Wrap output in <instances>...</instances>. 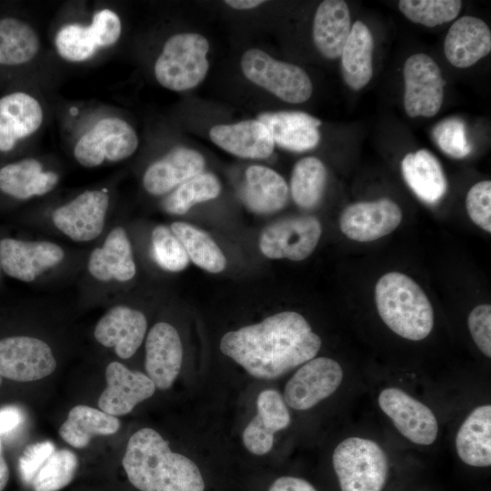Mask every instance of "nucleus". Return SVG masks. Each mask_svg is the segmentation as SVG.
I'll return each instance as SVG.
<instances>
[{"mask_svg": "<svg viewBox=\"0 0 491 491\" xmlns=\"http://www.w3.org/2000/svg\"><path fill=\"white\" fill-rule=\"evenodd\" d=\"M257 416L273 434L286 428L291 422L290 414L283 396L274 389L262 391L256 400Z\"/></svg>", "mask_w": 491, "mask_h": 491, "instance_id": "41", "label": "nucleus"}, {"mask_svg": "<svg viewBox=\"0 0 491 491\" xmlns=\"http://www.w3.org/2000/svg\"><path fill=\"white\" fill-rule=\"evenodd\" d=\"M109 205L105 190H86L52 213L55 226L75 242L91 241L103 232Z\"/></svg>", "mask_w": 491, "mask_h": 491, "instance_id": "15", "label": "nucleus"}, {"mask_svg": "<svg viewBox=\"0 0 491 491\" xmlns=\"http://www.w3.org/2000/svg\"><path fill=\"white\" fill-rule=\"evenodd\" d=\"M122 465L129 482L140 491H205L196 464L171 451L152 428H141L129 438Z\"/></svg>", "mask_w": 491, "mask_h": 491, "instance_id": "2", "label": "nucleus"}, {"mask_svg": "<svg viewBox=\"0 0 491 491\" xmlns=\"http://www.w3.org/2000/svg\"><path fill=\"white\" fill-rule=\"evenodd\" d=\"M221 185L211 173H201L179 186L164 200V209L173 215L185 214L194 205L217 197Z\"/></svg>", "mask_w": 491, "mask_h": 491, "instance_id": "36", "label": "nucleus"}, {"mask_svg": "<svg viewBox=\"0 0 491 491\" xmlns=\"http://www.w3.org/2000/svg\"><path fill=\"white\" fill-rule=\"evenodd\" d=\"M343 380V370L334 359L314 357L287 381L284 401L296 410H307L336 391Z\"/></svg>", "mask_w": 491, "mask_h": 491, "instance_id": "13", "label": "nucleus"}, {"mask_svg": "<svg viewBox=\"0 0 491 491\" xmlns=\"http://www.w3.org/2000/svg\"><path fill=\"white\" fill-rule=\"evenodd\" d=\"M9 479V468L3 456H0V491H3Z\"/></svg>", "mask_w": 491, "mask_h": 491, "instance_id": "49", "label": "nucleus"}, {"mask_svg": "<svg viewBox=\"0 0 491 491\" xmlns=\"http://www.w3.org/2000/svg\"><path fill=\"white\" fill-rule=\"evenodd\" d=\"M59 175L45 170L35 157H20L0 164V205L17 203L51 192Z\"/></svg>", "mask_w": 491, "mask_h": 491, "instance_id": "18", "label": "nucleus"}, {"mask_svg": "<svg viewBox=\"0 0 491 491\" xmlns=\"http://www.w3.org/2000/svg\"><path fill=\"white\" fill-rule=\"evenodd\" d=\"M208 41L197 33L169 37L158 55L154 72L157 82L173 91H185L200 84L208 70Z\"/></svg>", "mask_w": 491, "mask_h": 491, "instance_id": "5", "label": "nucleus"}, {"mask_svg": "<svg viewBox=\"0 0 491 491\" xmlns=\"http://www.w3.org/2000/svg\"><path fill=\"white\" fill-rule=\"evenodd\" d=\"M240 64L248 80L287 103H304L312 95V82L301 67L274 59L260 49L246 51Z\"/></svg>", "mask_w": 491, "mask_h": 491, "instance_id": "8", "label": "nucleus"}, {"mask_svg": "<svg viewBox=\"0 0 491 491\" xmlns=\"http://www.w3.org/2000/svg\"><path fill=\"white\" fill-rule=\"evenodd\" d=\"M138 136L133 126L118 116L95 121L77 138L73 153L84 167H96L105 162H119L137 149Z\"/></svg>", "mask_w": 491, "mask_h": 491, "instance_id": "6", "label": "nucleus"}, {"mask_svg": "<svg viewBox=\"0 0 491 491\" xmlns=\"http://www.w3.org/2000/svg\"><path fill=\"white\" fill-rule=\"evenodd\" d=\"M56 361L50 346L28 336H9L0 339V376L30 382L51 375Z\"/></svg>", "mask_w": 491, "mask_h": 491, "instance_id": "11", "label": "nucleus"}, {"mask_svg": "<svg viewBox=\"0 0 491 491\" xmlns=\"http://www.w3.org/2000/svg\"><path fill=\"white\" fill-rule=\"evenodd\" d=\"M55 451V446L50 441L37 442L25 448L19 458V471L22 479L29 484L35 476Z\"/></svg>", "mask_w": 491, "mask_h": 491, "instance_id": "44", "label": "nucleus"}, {"mask_svg": "<svg viewBox=\"0 0 491 491\" xmlns=\"http://www.w3.org/2000/svg\"><path fill=\"white\" fill-rule=\"evenodd\" d=\"M459 458L476 467L491 466V406L476 407L460 426L456 436Z\"/></svg>", "mask_w": 491, "mask_h": 491, "instance_id": "29", "label": "nucleus"}, {"mask_svg": "<svg viewBox=\"0 0 491 491\" xmlns=\"http://www.w3.org/2000/svg\"><path fill=\"white\" fill-rule=\"evenodd\" d=\"M64 257V249L50 241L11 236L0 238V265L3 273L25 283L35 281L42 273L60 264Z\"/></svg>", "mask_w": 491, "mask_h": 491, "instance_id": "14", "label": "nucleus"}, {"mask_svg": "<svg viewBox=\"0 0 491 491\" xmlns=\"http://www.w3.org/2000/svg\"><path fill=\"white\" fill-rule=\"evenodd\" d=\"M433 137L438 147L447 155L463 158L471 152L465 123L458 118H447L433 129Z\"/></svg>", "mask_w": 491, "mask_h": 491, "instance_id": "40", "label": "nucleus"}, {"mask_svg": "<svg viewBox=\"0 0 491 491\" xmlns=\"http://www.w3.org/2000/svg\"><path fill=\"white\" fill-rule=\"evenodd\" d=\"M471 220L485 231L491 232V182L480 181L471 186L466 198Z\"/></svg>", "mask_w": 491, "mask_h": 491, "instance_id": "42", "label": "nucleus"}, {"mask_svg": "<svg viewBox=\"0 0 491 491\" xmlns=\"http://www.w3.org/2000/svg\"><path fill=\"white\" fill-rule=\"evenodd\" d=\"M169 228L185 247L189 259L197 266L211 273L225 269V257L207 233L184 222H175Z\"/></svg>", "mask_w": 491, "mask_h": 491, "instance_id": "34", "label": "nucleus"}, {"mask_svg": "<svg viewBox=\"0 0 491 491\" xmlns=\"http://www.w3.org/2000/svg\"><path fill=\"white\" fill-rule=\"evenodd\" d=\"M267 491H317L316 487L306 479L284 476L276 478Z\"/></svg>", "mask_w": 491, "mask_h": 491, "instance_id": "46", "label": "nucleus"}, {"mask_svg": "<svg viewBox=\"0 0 491 491\" xmlns=\"http://www.w3.org/2000/svg\"><path fill=\"white\" fill-rule=\"evenodd\" d=\"M405 181L424 202L435 204L446 194V180L435 155L426 149L407 154L401 161Z\"/></svg>", "mask_w": 491, "mask_h": 491, "instance_id": "31", "label": "nucleus"}, {"mask_svg": "<svg viewBox=\"0 0 491 491\" xmlns=\"http://www.w3.org/2000/svg\"><path fill=\"white\" fill-rule=\"evenodd\" d=\"M321 344L302 315L285 311L227 332L220 350L252 376L271 380L314 358Z\"/></svg>", "mask_w": 491, "mask_h": 491, "instance_id": "1", "label": "nucleus"}, {"mask_svg": "<svg viewBox=\"0 0 491 491\" xmlns=\"http://www.w3.org/2000/svg\"><path fill=\"white\" fill-rule=\"evenodd\" d=\"M77 467L78 459L74 452L55 450L35 476L34 491H59L71 483Z\"/></svg>", "mask_w": 491, "mask_h": 491, "instance_id": "37", "label": "nucleus"}, {"mask_svg": "<svg viewBox=\"0 0 491 491\" xmlns=\"http://www.w3.org/2000/svg\"><path fill=\"white\" fill-rule=\"evenodd\" d=\"M241 198L255 213H274L286 204L288 186L285 179L275 170L263 165H252L246 171Z\"/></svg>", "mask_w": 491, "mask_h": 491, "instance_id": "30", "label": "nucleus"}, {"mask_svg": "<svg viewBox=\"0 0 491 491\" xmlns=\"http://www.w3.org/2000/svg\"><path fill=\"white\" fill-rule=\"evenodd\" d=\"M40 48L38 32L29 21L14 13L0 14V83L28 66Z\"/></svg>", "mask_w": 491, "mask_h": 491, "instance_id": "19", "label": "nucleus"}, {"mask_svg": "<svg viewBox=\"0 0 491 491\" xmlns=\"http://www.w3.org/2000/svg\"><path fill=\"white\" fill-rule=\"evenodd\" d=\"M146 327L142 312L121 305L110 308L98 320L94 335L98 343L114 348L120 358L126 359L141 346Z\"/></svg>", "mask_w": 491, "mask_h": 491, "instance_id": "22", "label": "nucleus"}, {"mask_svg": "<svg viewBox=\"0 0 491 491\" xmlns=\"http://www.w3.org/2000/svg\"><path fill=\"white\" fill-rule=\"evenodd\" d=\"M23 421V413L17 406H8L0 409V436L15 430Z\"/></svg>", "mask_w": 491, "mask_h": 491, "instance_id": "47", "label": "nucleus"}, {"mask_svg": "<svg viewBox=\"0 0 491 491\" xmlns=\"http://www.w3.org/2000/svg\"><path fill=\"white\" fill-rule=\"evenodd\" d=\"M326 169L316 157L299 160L294 166L290 189L295 203L300 207H315L323 195L326 184Z\"/></svg>", "mask_w": 491, "mask_h": 491, "instance_id": "35", "label": "nucleus"}, {"mask_svg": "<svg viewBox=\"0 0 491 491\" xmlns=\"http://www.w3.org/2000/svg\"><path fill=\"white\" fill-rule=\"evenodd\" d=\"M322 233L317 218L287 217L267 225L261 233L259 248L269 258L300 261L315 250Z\"/></svg>", "mask_w": 491, "mask_h": 491, "instance_id": "10", "label": "nucleus"}, {"mask_svg": "<svg viewBox=\"0 0 491 491\" xmlns=\"http://www.w3.org/2000/svg\"><path fill=\"white\" fill-rule=\"evenodd\" d=\"M471 336L479 350L491 356V306L483 304L476 306L467 319Z\"/></svg>", "mask_w": 491, "mask_h": 491, "instance_id": "43", "label": "nucleus"}, {"mask_svg": "<svg viewBox=\"0 0 491 491\" xmlns=\"http://www.w3.org/2000/svg\"><path fill=\"white\" fill-rule=\"evenodd\" d=\"M490 51V29L482 19L475 16L458 18L450 26L444 42L446 59L458 68L473 65Z\"/></svg>", "mask_w": 491, "mask_h": 491, "instance_id": "24", "label": "nucleus"}, {"mask_svg": "<svg viewBox=\"0 0 491 491\" xmlns=\"http://www.w3.org/2000/svg\"><path fill=\"white\" fill-rule=\"evenodd\" d=\"M402 221L399 205L389 198L349 205L339 219L341 231L357 242H370L393 232Z\"/></svg>", "mask_w": 491, "mask_h": 491, "instance_id": "17", "label": "nucleus"}, {"mask_svg": "<svg viewBox=\"0 0 491 491\" xmlns=\"http://www.w3.org/2000/svg\"><path fill=\"white\" fill-rule=\"evenodd\" d=\"M204 168L205 159L200 153L177 147L147 167L143 176V185L153 195H165L203 173Z\"/></svg>", "mask_w": 491, "mask_h": 491, "instance_id": "23", "label": "nucleus"}, {"mask_svg": "<svg viewBox=\"0 0 491 491\" xmlns=\"http://www.w3.org/2000/svg\"><path fill=\"white\" fill-rule=\"evenodd\" d=\"M152 253L157 265L171 272L186 267L189 257L181 242L165 225H157L151 235Z\"/></svg>", "mask_w": 491, "mask_h": 491, "instance_id": "39", "label": "nucleus"}, {"mask_svg": "<svg viewBox=\"0 0 491 491\" xmlns=\"http://www.w3.org/2000/svg\"><path fill=\"white\" fill-rule=\"evenodd\" d=\"M373 47L369 28L363 22L356 21L340 55L343 78L353 90L362 89L372 78Z\"/></svg>", "mask_w": 491, "mask_h": 491, "instance_id": "32", "label": "nucleus"}, {"mask_svg": "<svg viewBox=\"0 0 491 491\" xmlns=\"http://www.w3.org/2000/svg\"><path fill=\"white\" fill-rule=\"evenodd\" d=\"M274 435L256 415L243 432V442L247 450L256 456L268 453L274 444Z\"/></svg>", "mask_w": 491, "mask_h": 491, "instance_id": "45", "label": "nucleus"}, {"mask_svg": "<svg viewBox=\"0 0 491 491\" xmlns=\"http://www.w3.org/2000/svg\"><path fill=\"white\" fill-rule=\"evenodd\" d=\"M182 360L183 347L177 330L165 322L154 325L145 341V366L155 387L165 390L172 386Z\"/></svg>", "mask_w": 491, "mask_h": 491, "instance_id": "20", "label": "nucleus"}, {"mask_svg": "<svg viewBox=\"0 0 491 491\" xmlns=\"http://www.w3.org/2000/svg\"><path fill=\"white\" fill-rule=\"evenodd\" d=\"M458 0H401L398 7L410 21L434 27L456 18L461 9Z\"/></svg>", "mask_w": 491, "mask_h": 491, "instance_id": "38", "label": "nucleus"}, {"mask_svg": "<svg viewBox=\"0 0 491 491\" xmlns=\"http://www.w3.org/2000/svg\"><path fill=\"white\" fill-rule=\"evenodd\" d=\"M378 405L396 428L411 442L429 446L436 439L438 424L435 414L404 390L383 389L378 396Z\"/></svg>", "mask_w": 491, "mask_h": 491, "instance_id": "16", "label": "nucleus"}, {"mask_svg": "<svg viewBox=\"0 0 491 491\" xmlns=\"http://www.w3.org/2000/svg\"><path fill=\"white\" fill-rule=\"evenodd\" d=\"M229 6L235 9H251L264 3L261 0H227L225 2Z\"/></svg>", "mask_w": 491, "mask_h": 491, "instance_id": "48", "label": "nucleus"}, {"mask_svg": "<svg viewBox=\"0 0 491 491\" xmlns=\"http://www.w3.org/2000/svg\"><path fill=\"white\" fill-rule=\"evenodd\" d=\"M257 120L266 126L274 143L286 150L304 152L319 143L321 121L305 112H265Z\"/></svg>", "mask_w": 491, "mask_h": 491, "instance_id": "25", "label": "nucleus"}, {"mask_svg": "<svg viewBox=\"0 0 491 491\" xmlns=\"http://www.w3.org/2000/svg\"><path fill=\"white\" fill-rule=\"evenodd\" d=\"M44 117L42 104L27 90L15 87L0 96V164L15 158Z\"/></svg>", "mask_w": 491, "mask_h": 491, "instance_id": "9", "label": "nucleus"}, {"mask_svg": "<svg viewBox=\"0 0 491 491\" xmlns=\"http://www.w3.org/2000/svg\"><path fill=\"white\" fill-rule=\"evenodd\" d=\"M347 4L343 0H325L318 5L313 23V39L326 58L340 56L351 31Z\"/></svg>", "mask_w": 491, "mask_h": 491, "instance_id": "28", "label": "nucleus"}, {"mask_svg": "<svg viewBox=\"0 0 491 491\" xmlns=\"http://www.w3.org/2000/svg\"><path fill=\"white\" fill-rule=\"evenodd\" d=\"M120 427L119 419L102 410L79 405L68 413L66 420L59 428V435L75 448H84L95 436L113 435Z\"/></svg>", "mask_w": 491, "mask_h": 491, "instance_id": "33", "label": "nucleus"}, {"mask_svg": "<svg viewBox=\"0 0 491 491\" xmlns=\"http://www.w3.org/2000/svg\"><path fill=\"white\" fill-rule=\"evenodd\" d=\"M106 388L98 398L100 410L111 416L130 413L140 402L151 397L155 390L153 381L145 374L131 371L119 362L105 369Z\"/></svg>", "mask_w": 491, "mask_h": 491, "instance_id": "21", "label": "nucleus"}, {"mask_svg": "<svg viewBox=\"0 0 491 491\" xmlns=\"http://www.w3.org/2000/svg\"><path fill=\"white\" fill-rule=\"evenodd\" d=\"M1 382H2V377L0 376V385H1Z\"/></svg>", "mask_w": 491, "mask_h": 491, "instance_id": "52", "label": "nucleus"}, {"mask_svg": "<svg viewBox=\"0 0 491 491\" xmlns=\"http://www.w3.org/2000/svg\"><path fill=\"white\" fill-rule=\"evenodd\" d=\"M3 455L2 453V442H1V437H0V456Z\"/></svg>", "mask_w": 491, "mask_h": 491, "instance_id": "50", "label": "nucleus"}, {"mask_svg": "<svg viewBox=\"0 0 491 491\" xmlns=\"http://www.w3.org/2000/svg\"><path fill=\"white\" fill-rule=\"evenodd\" d=\"M377 312L384 323L403 338L419 341L434 326V310L422 288L408 276L390 272L376 285Z\"/></svg>", "mask_w": 491, "mask_h": 491, "instance_id": "3", "label": "nucleus"}, {"mask_svg": "<svg viewBox=\"0 0 491 491\" xmlns=\"http://www.w3.org/2000/svg\"><path fill=\"white\" fill-rule=\"evenodd\" d=\"M209 135L225 151L245 158H266L275 145L270 132L257 119L215 125L210 129Z\"/></svg>", "mask_w": 491, "mask_h": 491, "instance_id": "27", "label": "nucleus"}, {"mask_svg": "<svg viewBox=\"0 0 491 491\" xmlns=\"http://www.w3.org/2000/svg\"><path fill=\"white\" fill-rule=\"evenodd\" d=\"M2 274H3V271H2V268H1V265H0V280H1V277H2Z\"/></svg>", "mask_w": 491, "mask_h": 491, "instance_id": "51", "label": "nucleus"}, {"mask_svg": "<svg viewBox=\"0 0 491 491\" xmlns=\"http://www.w3.org/2000/svg\"><path fill=\"white\" fill-rule=\"evenodd\" d=\"M341 491H383L388 459L373 440L352 436L337 445L332 456Z\"/></svg>", "mask_w": 491, "mask_h": 491, "instance_id": "4", "label": "nucleus"}, {"mask_svg": "<svg viewBox=\"0 0 491 491\" xmlns=\"http://www.w3.org/2000/svg\"><path fill=\"white\" fill-rule=\"evenodd\" d=\"M404 106L410 117H431L440 110L445 81L437 64L426 54L412 55L404 65Z\"/></svg>", "mask_w": 491, "mask_h": 491, "instance_id": "12", "label": "nucleus"}, {"mask_svg": "<svg viewBox=\"0 0 491 491\" xmlns=\"http://www.w3.org/2000/svg\"><path fill=\"white\" fill-rule=\"evenodd\" d=\"M121 34L119 15L112 9L104 8L95 12L87 24L70 23L61 26L55 36V48L64 60L83 63L116 44Z\"/></svg>", "mask_w": 491, "mask_h": 491, "instance_id": "7", "label": "nucleus"}, {"mask_svg": "<svg viewBox=\"0 0 491 491\" xmlns=\"http://www.w3.org/2000/svg\"><path fill=\"white\" fill-rule=\"evenodd\" d=\"M87 269L94 278L102 282H126L135 276L136 267L132 246L123 227L113 228L103 246L92 251Z\"/></svg>", "mask_w": 491, "mask_h": 491, "instance_id": "26", "label": "nucleus"}]
</instances>
